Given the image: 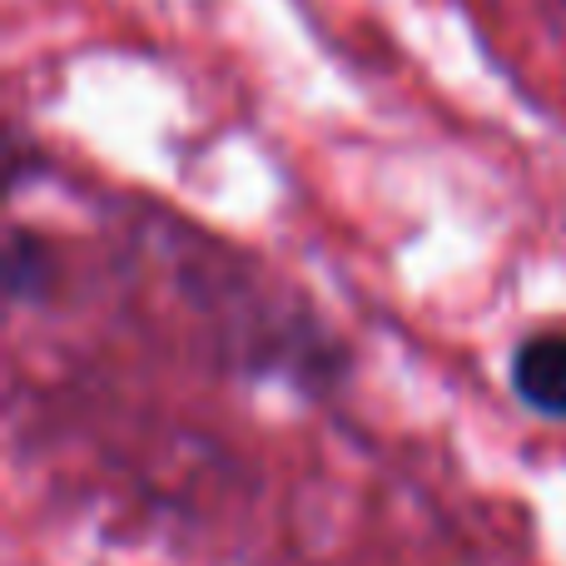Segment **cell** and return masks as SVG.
<instances>
[{"instance_id": "obj_1", "label": "cell", "mask_w": 566, "mask_h": 566, "mask_svg": "<svg viewBox=\"0 0 566 566\" xmlns=\"http://www.w3.org/2000/svg\"><path fill=\"white\" fill-rule=\"evenodd\" d=\"M512 388L542 418H566V328H542L512 358Z\"/></svg>"}]
</instances>
